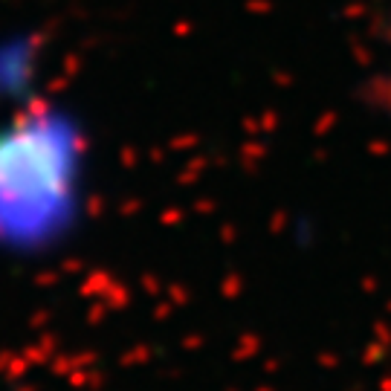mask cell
Wrapping results in <instances>:
<instances>
[{
	"label": "cell",
	"mask_w": 391,
	"mask_h": 391,
	"mask_svg": "<svg viewBox=\"0 0 391 391\" xmlns=\"http://www.w3.org/2000/svg\"><path fill=\"white\" fill-rule=\"evenodd\" d=\"M90 136L73 108L32 96L0 116V255L56 253L84 221Z\"/></svg>",
	"instance_id": "cell-1"
},
{
	"label": "cell",
	"mask_w": 391,
	"mask_h": 391,
	"mask_svg": "<svg viewBox=\"0 0 391 391\" xmlns=\"http://www.w3.org/2000/svg\"><path fill=\"white\" fill-rule=\"evenodd\" d=\"M35 76V49L29 38L0 44V116L32 99L29 81Z\"/></svg>",
	"instance_id": "cell-2"
}]
</instances>
